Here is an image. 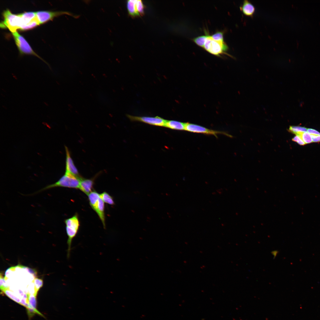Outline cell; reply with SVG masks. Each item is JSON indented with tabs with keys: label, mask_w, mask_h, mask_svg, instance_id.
I'll return each instance as SVG.
<instances>
[{
	"label": "cell",
	"mask_w": 320,
	"mask_h": 320,
	"mask_svg": "<svg viewBox=\"0 0 320 320\" xmlns=\"http://www.w3.org/2000/svg\"><path fill=\"white\" fill-rule=\"evenodd\" d=\"M292 140L300 145H303L306 144L301 137L297 135L295 136L292 138Z\"/></svg>",
	"instance_id": "cell-26"
},
{
	"label": "cell",
	"mask_w": 320,
	"mask_h": 320,
	"mask_svg": "<svg viewBox=\"0 0 320 320\" xmlns=\"http://www.w3.org/2000/svg\"><path fill=\"white\" fill-rule=\"evenodd\" d=\"M185 130L190 132L212 135L216 137L218 134H222L229 137L232 136L228 133L223 131L214 130L204 127L189 122L185 123Z\"/></svg>",
	"instance_id": "cell-4"
},
{
	"label": "cell",
	"mask_w": 320,
	"mask_h": 320,
	"mask_svg": "<svg viewBox=\"0 0 320 320\" xmlns=\"http://www.w3.org/2000/svg\"><path fill=\"white\" fill-rule=\"evenodd\" d=\"M37 19L39 24L44 23L52 19L55 17L63 14H67L76 18L78 16H75L72 13L67 12H51L46 11H40L36 12Z\"/></svg>",
	"instance_id": "cell-7"
},
{
	"label": "cell",
	"mask_w": 320,
	"mask_h": 320,
	"mask_svg": "<svg viewBox=\"0 0 320 320\" xmlns=\"http://www.w3.org/2000/svg\"><path fill=\"white\" fill-rule=\"evenodd\" d=\"M65 229L68 236L67 244V257L69 258L71 249V244L73 239L77 234L80 226V222L78 214L76 213L72 217L64 220Z\"/></svg>",
	"instance_id": "cell-1"
},
{
	"label": "cell",
	"mask_w": 320,
	"mask_h": 320,
	"mask_svg": "<svg viewBox=\"0 0 320 320\" xmlns=\"http://www.w3.org/2000/svg\"><path fill=\"white\" fill-rule=\"evenodd\" d=\"M27 303L29 304L28 306L35 309H36V296L33 294H27Z\"/></svg>",
	"instance_id": "cell-20"
},
{
	"label": "cell",
	"mask_w": 320,
	"mask_h": 320,
	"mask_svg": "<svg viewBox=\"0 0 320 320\" xmlns=\"http://www.w3.org/2000/svg\"><path fill=\"white\" fill-rule=\"evenodd\" d=\"M11 33L14 38L16 44L21 53L32 54L40 58L33 51L25 39L17 31Z\"/></svg>",
	"instance_id": "cell-6"
},
{
	"label": "cell",
	"mask_w": 320,
	"mask_h": 320,
	"mask_svg": "<svg viewBox=\"0 0 320 320\" xmlns=\"http://www.w3.org/2000/svg\"><path fill=\"white\" fill-rule=\"evenodd\" d=\"M101 173L100 172L94 177L90 179L83 177L81 180L79 189L82 192L88 195L92 191L95 179Z\"/></svg>",
	"instance_id": "cell-10"
},
{
	"label": "cell",
	"mask_w": 320,
	"mask_h": 320,
	"mask_svg": "<svg viewBox=\"0 0 320 320\" xmlns=\"http://www.w3.org/2000/svg\"><path fill=\"white\" fill-rule=\"evenodd\" d=\"M296 135L299 136L306 144L313 142L311 135L307 132H299Z\"/></svg>",
	"instance_id": "cell-18"
},
{
	"label": "cell",
	"mask_w": 320,
	"mask_h": 320,
	"mask_svg": "<svg viewBox=\"0 0 320 320\" xmlns=\"http://www.w3.org/2000/svg\"><path fill=\"white\" fill-rule=\"evenodd\" d=\"M313 142H320V135H311Z\"/></svg>",
	"instance_id": "cell-27"
},
{
	"label": "cell",
	"mask_w": 320,
	"mask_h": 320,
	"mask_svg": "<svg viewBox=\"0 0 320 320\" xmlns=\"http://www.w3.org/2000/svg\"><path fill=\"white\" fill-rule=\"evenodd\" d=\"M137 0H129L127 1V8L129 14L131 16L135 17L140 16V14L137 12L136 4Z\"/></svg>",
	"instance_id": "cell-16"
},
{
	"label": "cell",
	"mask_w": 320,
	"mask_h": 320,
	"mask_svg": "<svg viewBox=\"0 0 320 320\" xmlns=\"http://www.w3.org/2000/svg\"><path fill=\"white\" fill-rule=\"evenodd\" d=\"M100 196L104 202L111 205L115 204L113 197L107 192H103L100 194Z\"/></svg>",
	"instance_id": "cell-17"
},
{
	"label": "cell",
	"mask_w": 320,
	"mask_h": 320,
	"mask_svg": "<svg viewBox=\"0 0 320 320\" xmlns=\"http://www.w3.org/2000/svg\"><path fill=\"white\" fill-rule=\"evenodd\" d=\"M208 35H203L199 36L193 39V41L199 46L204 48L205 40Z\"/></svg>",
	"instance_id": "cell-21"
},
{
	"label": "cell",
	"mask_w": 320,
	"mask_h": 320,
	"mask_svg": "<svg viewBox=\"0 0 320 320\" xmlns=\"http://www.w3.org/2000/svg\"><path fill=\"white\" fill-rule=\"evenodd\" d=\"M223 33L222 32L217 31L211 36V38L214 40L224 42Z\"/></svg>",
	"instance_id": "cell-23"
},
{
	"label": "cell",
	"mask_w": 320,
	"mask_h": 320,
	"mask_svg": "<svg viewBox=\"0 0 320 320\" xmlns=\"http://www.w3.org/2000/svg\"><path fill=\"white\" fill-rule=\"evenodd\" d=\"M277 253L278 251H273L272 252V254L273 255L274 257L276 256Z\"/></svg>",
	"instance_id": "cell-29"
},
{
	"label": "cell",
	"mask_w": 320,
	"mask_h": 320,
	"mask_svg": "<svg viewBox=\"0 0 320 320\" xmlns=\"http://www.w3.org/2000/svg\"><path fill=\"white\" fill-rule=\"evenodd\" d=\"M19 15L21 19L22 25L20 29L22 30H25L28 24L37 19L36 12H25Z\"/></svg>",
	"instance_id": "cell-11"
},
{
	"label": "cell",
	"mask_w": 320,
	"mask_h": 320,
	"mask_svg": "<svg viewBox=\"0 0 320 320\" xmlns=\"http://www.w3.org/2000/svg\"><path fill=\"white\" fill-rule=\"evenodd\" d=\"M307 130L306 128L299 126H290L289 128V131L295 135L299 132H306Z\"/></svg>",
	"instance_id": "cell-22"
},
{
	"label": "cell",
	"mask_w": 320,
	"mask_h": 320,
	"mask_svg": "<svg viewBox=\"0 0 320 320\" xmlns=\"http://www.w3.org/2000/svg\"><path fill=\"white\" fill-rule=\"evenodd\" d=\"M1 290L9 298L20 303V299L17 297L13 292L10 290L8 287L5 288Z\"/></svg>",
	"instance_id": "cell-19"
},
{
	"label": "cell",
	"mask_w": 320,
	"mask_h": 320,
	"mask_svg": "<svg viewBox=\"0 0 320 320\" xmlns=\"http://www.w3.org/2000/svg\"><path fill=\"white\" fill-rule=\"evenodd\" d=\"M307 132L311 135H320V132L316 130L311 128L307 129Z\"/></svg>",
	"instance_id": "cell-28"
},
{
	"label": "cell",
	"mask_w": 320,
	"mask_h": 320,
	"mask_svg": "<svg viewBox=\"0 0 320 320\" xmlns=\"http://www.w3.org/2000/svg\"><path fill=\"white\" fill-rule=\"evenodd\" d=\"M240 9L243 13L245 16L252 17L255 12V9L254 6L249 1L244 0Z\"/></svg>",
	"instance_id": "cell-12"
},
{
	"label": "cell",
	"mask_w": 320,
	"mask_h": 320,
	"mask_svg": "<svg viewBox=\"0 0 320 320\" xmlns=\"http://www.w3.org/2000/svg\"><path fill=\"white\" fill-rule=\"evenodd\" d=\"M3 16L4 20L1 23V27L7 28L11 32L17 31V29H20L22 24L21 18L19 14H13L7 9L4 12Z\"/></svg>",
	"instance_id": "cell-3"
},
{
	"label": "cell",
	"mask_w": 320,
	"mask_h": 320,
	"mask_svg": "<svg viewBox=\"0 0 320 320\" xmlns=\"http://www.w3.org/2000/svg\"><path fill=\"white\" fill-rule=\"evenodd\" d=\"M228 48V46L224 42L217 41L212 38L207 51L212 55L220 57L221 54L227 51Z\"/></svg>",
	"instance_id": "cell-8"
},
{
	"label": "cell",
	"mask_w": 320,
	"mask_h": 320,
	"mask_svg": "<svg viewBox=\"0 0 320 320\" xmlns=\"http://www.w3.org/2000/svg\"><path fill=\"white\" fill-rule=\"evenodd\" d=\"M89 204L94 210L98 201L100 198V194L94 190L88 195Z\"/></svg>",
	"instance_id": "cell-15"
},
{
	"label": "cell",
	"mask_w": 320,
	"mask_h": 320,
	"mask_svg": "<svg viewBox=\"0 0 320 320\" xmlns=\"http://www.w3.org/2000/svg\"><path fill=\"white\" fill-rule=\"evenodd\" d=\"M137 10L139 14L142 15L144 14V5L141 0H137L136 4Z\"/></svg>",
	"instance_id": "cell-25"
},
{
	"label": "cell",
	"mask_w": 320,
	"mask_h": 320,
	"mask_svg": "<svg viewBox=\"0 0 320 320\" xmlns=\"http://www.w3.org/2000/svg\"><path fill=\"white\" fill-rule=\"evenodd\" d=\"M33 282L35 286L36 295L39 290L42 286L43 281L41 279L36 278L34 280Z\"/></svg>",
	"instance_id": "cell-24"
},
{
	"label": "cell",
	"mask_w": 320,
	"mask_h": 320,
	"mask_svg": "<svg viewBox=\"0 0 320 320\" xmlns=\"http://www.w3.org/2000/svg\"><path fill=\"white\" fill-rule=\"evenodd\" d=\"M127 116L131 121L143 122L152 125L164 127L166 120L158 116H139L127 114Z\"/></svg>",
	"instance_id": "cell-5"
},
{
	"label": "cell",
	"mask_w": 320,
	"mask_h": 320,
	"mask_svg": "<svg viewBox=\"0 0 320 320\" xmlns=\"http://www.w3.org/2000/svg\"><path fill=\"white\" fill-rule=\"evenodd\" d=\"M185 123L175 120H166L164 127L172 129L185 130Z\"/></svg>",
	"instance_id": "cell-14"
},
{
	"label": "cell",
	"mask_w": 320,
	"mask_h": 320,
	"mask_svg": "<svg viewBox=\"0 0 320 320\" xmlns=\"http://www.w3.org/2000/svg\"><path fill=\"white\" fill-rule=\"evenodd\" d=\"M65 148L66 153L65 173L70 174L80 178H82L74 164L68 148L66 146H65Z\"/></svg>",
	"instance_id": "cell-9"
},
{
	"label": "cell",
	"mask_w": 320,
	"mask_h": 320,
	"mask_svg": "<svg viewBox=\"0 0 320 320\" xmlns=\"http://www.w3.org/2000/svg\"><path fill=\"white\" fill-rule=\"evenodd\" d=\"M105 206L104 201L100 198L94 210L97 214L101 221L103 227L105 228Z\"/></svg>",
	"instance_id": "cell-13"
},
{
	"label": "cell",
	"mask_w": 320,
	"mask_h": 320,
	"mask_svg": "<svg viewBox=\"0 0 320 320\" xmlns=\"http://www.w3.org/2000/svg\"><path fill=\"white\" fill-rule=\"evenodd\" d=\"M82 178H80L70 174L65 173L56 182L47 186L39 191L57 187L79 189L80 181Z\"/></svg>",
	"instance_id": "cell-2"
}]
</instances>
